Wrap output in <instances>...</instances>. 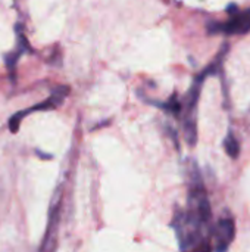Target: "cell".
<instances>
[{"label":"cell","mask_w":250,"mask_h":252,"mask_svg":"<svg viewBox=\"0 0 250 252\" xmlns=\"http://www.w3.org/2000/svg\"><path fill=\"white\" fill-rule=\"evenodd\" d=\"M68 92H69V89L65 87V86H62V87L56 89V90L53 92V94H52L46 102H41V103H38V105H35V106H32V108L24 109V111L15 114V115L9 120V128H10V131H13V133L18 131L19 123H21V120H22L24 117H27V115H29V114H32V112H37V111H40V109H41V111H49V109L57 108V106L63 102V99H65V96L68 94Z\"/></svg>","instance_id":"obj_2"},{"label":"cell","mask_w":250,"mask_h":252,"mask_svg":"<svg viewBox=\"0 0 250 252\" xmlns=\"http://www.w3.org/2000/svg\"><path fill=\"white\" fill-rule=\"evenodd\" d=\"M236 235V224L233 217H222L215 224V229L212 232L214 236V250L217 251H227L234 239Z\"/></svg>","instance_id":"obj_3"},{"label":"cell","mask_w":250,"mask_h":252,"mask_svg":"<svg viewBox=\"0 0 250 252\" xmlns=\"http://www.w3.org/2000/svg\"><path fill=\"white\" fill-rule=\"evenodd\" d=\"M224 148H225V152L230 158L236 159L239 155H240V143L237 142V139L233 136V133L230 131L228 136L225 137L224 140Z\"/></svg>","instance_id":"obj_4"},{"label":"cell","mask_w":250,"mask_h":252,"mask_svg":"<svg viewBox=\"0 0 250 252\" xmlns=\"http://www.w3.org/2000/svg\"><path fill=\"white\" fill-rule=\"evenodd\" d=\"M250 31V7L233 12L225 22H211L208 24L209 34H225V35H242Z\"/></svg>","instance_id":"obj_1"}]
</instances>
